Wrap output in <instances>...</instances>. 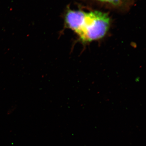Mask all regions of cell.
<instances>
[{
	"label": "cell",
	"mask_w": 146,
	"mask_h": 146,
	"mask_svg": "<svg viewBox=\"0 0 146 146\" xmlns=\"http://www.w3.org/2000/svg\"><path fill=\"white\" fill-rule=\"evenodd\" d=\"M65 24L83 43L101 39L108 31L110 19L108 14L98 11L89 12L68 9L64 16Z\"/></svg>",
	"instance_id": "cell-1"
},
{
	"label": "cell",
	"mask_w": 146,
	"mask_h": 146,
	"mask_svg": "<svg viewBox=\"0 0 146 146\" xmlns=\"http://www.w3.org/2000/svg\"><path fill=\"white\" fill-rule=\"evenodd\" d=\"M112 10L123 12L130 8L135 0H86Z\"/></svg>",
	"instance_id": "cell-2"
}]
</instances>
